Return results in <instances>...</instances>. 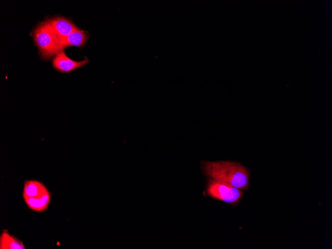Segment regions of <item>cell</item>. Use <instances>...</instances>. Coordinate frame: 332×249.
<instances>
[{
  "label": "cell",
  "instance_id": "9",
  "mask_svg": "<svg viewBox=\"0 0 332 249\" xmlns=\"http://www.w3.org/2000/svg\"><path fill=\"white\" fill-rule=\"evenodd\" d=\"M51 194L49 191L40 198H27L24 201L28 207L37 212L44 211L50 203Z\"/></svg>",
  "mask_w": 332,
  "mask_h": 249
},
{
  "label": "cell",
  "instance_id": "6",
  "mask_svg": "<svg viewBox=\"0 0 332 249\" xmlns=\"http://www.w3.org/2000/svg\"><path fill=\"white\" fill-rule=\"evenodd\" d=\"M88 34L86 32L80 29L74 31L64 39L59 40L57 43V53L68 46L82 47L85 45L88 38Z\"/></svg>",
  "mask_w": 332,
  "mask_h": 249
},
{
  "label": "cell",
  "instance_id": "1",
  "mask_svg": "<svg viewBox=\"0 0 332 249\" xmlns=\"http://www.w3.org/2000/svg\"><path fill=\"white\" fill-rule=\"evenodd\" d=\"M201 167L204 175L217 182L242 190L249 188L250 171L239 163L202 161Z\"/></svg>",
  "mask_w": 332,
  "mask_h": 249
},
{
  "label": "cell",
  "instance_id": "5",
  "mask_svg": "<svg viewBox=\"0 0 332 249\" xmlns=\"http://www.w3.org/2000/svg\"><path fill=\"white\" fill-rule=\"evenodd\" d=\"M89 62V61L86 58L79 62L72 60L67 57L65 52L62 50L58 52L54 58L53 66L56 70L61 73H69L84 66Z\"/></svg>",
  "mask_w": 332,
  "mask_h": 249
},
{
  "label": "cell",
  "instance_id": "2",
  "mask_svg": "<svg viewBox=\"0 0 332 249\" xmlns=\"http://www.w3.org/2000/svg\"><path fill=\"white\" fill-rule=\"evenodd\" d=\"M207 194L212 198L234 205L242 198V189L217 182L209 178L206 187Z\"/></svg>",
  "mask_w": 332,
  "mask_h": 249
},
{
  "label": "cell",
  "instance_id": "3",
  "mask_svg": "<svg viewBox=\"0 0 332 249\" xmlns=\"http://www.w3.org/2000/svg\"><path fill=\"white\" fill-rule=\"evenodd\" d=\"M34 38L43 58H49L57 54V39L45 22L36 28Z\"/></svg>",
  "mask_w": 332,
  "mask_h": 249
},
{
  "label": "cell",
  "instance_id": "8",
  "mask_svg": "<svg viewBox=\"0 0 332 249\" xmlns=\"http://www.w3.org/2000/svg\"><path fill=\"white\" fill-rule=\"evenodd\" d=\"M0 249H25L23 243L10 235L7 231L3 230L0 237Z\"/></svg>",
  "mask_w": 332,
  "mask_h": 249
},
{
  "label": "cell",
  "instance_id": "4",
  "mask_svg": "<svg viewBox=\"0 0 332 249\" xmlns=\"http://www.w3.org/2000/svg\"><path fill=\"white\" fill-rule=\"evenodd\" d=\"M45 22L57 39V43L78 29L72 21L63 17L53 18Z\"/></svg>",
  "mask_w": 332,
  "mask_h": 249
},
{
  "label": "cell",
  "instance_id": "7",
  "mask_svg": "<svg viewBox=\"0 0 332 249\" xmlns=\"http://www.w3.org/2000/svg\"><path fill=\"white\" fill-rule=\"evenodd\" d=\"M48 191L41 182L35 180H26L24 182L23 197L24 199L27 198H40Z\"/></svg>",
  "mask_w": 332,
  "mask_h": 249
}]
</instances>
